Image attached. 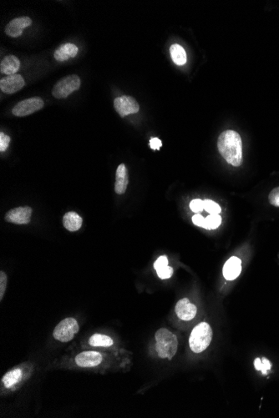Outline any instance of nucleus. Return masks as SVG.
Listing matches in <instances>:
<instances>
[{"instance_id": "nucleus-1", "label": "nucleus", "mask_w": 279, "mask_h": 418, "mask_svg": "<svg viewBox=\"0 0 279 418\" xmlns=\"http://www.w3.org/2000/svg\"><path fill=\"white\" fill-rule=\"evenodd\" d=\"M217 148L226 161L238 167L243 162V142L241 136L234 130H225L220 135Z\"/></svg>"}, {"instance_id": "nucleus-2", "label": "nucleus", "mask_w": 279, "mask_h": 418, "mask_svg": "<svg viewBox=\"0 0 279 418\" xmlns=\"http://www.w3.org/2000/svg\"><path fill=\"white\" fill-rule=\"evenodd\" d=\"M156 350L159 357L172 360L176 355L178 347V340L175 334L165 328L159 329L156 335Z\"/></svg>"}, {"instance_id": "nucleus-3", "label": "nucleus", "mask_w": 279, "mask_h": 418, "mask_svg": "<svg viewBox=\"0 0 279 418\" xmlns=\"http://www.w3.org/2000/svg\"><path fill=\"white\" fill-rule=\"evenodd\" d=\"M212 330L208 323L201 322L192 330L189 338L191 350L195 353L205 351L212 340Z\"/></svg>"}, {"instance_id": "nucleus-4", "label": "nucleus", "mask_w": 279, "mask_h": 418, "mask_svg": "<svg viewBox=\"0 0 279 418\" xmlns=\"http://www.w3.org/2000/svg\"><path fill=\"white\" fill-rule=\"evenodd\" d=\"M79 330L78 321L72 317H67L56 326L53 332V336L61 343H69L74 339Z\"/></svg>"}, {"instance_id": "nucleus-5", "label": "nucleus", "mask_w": 279, "mask_h": 418, "mask_svg": "<svg viewBox=\"0 0 279 418\" xmlns=\"http://www.w3.org/2000/svg\"><path fill=\"white\" fill-rule=\"evenodd\" d=\"M81 79L76 74L66 76L56 83L52 90V94L56 99L67 98L69 94L76 91L81 87Z\"/></svg>"}, {"instance_id": "nucleus-6", "label": "nucleus", "mask_w": 279, "mask_h": 418, "mask_svg": "<svg viewBox=\"0 0 279 418\" xmlns=\"http://www.w3.org/2000/svg\"><path fill=\"white\" fill-rule=\"evenodd\" d=\"M44 105L45 103L42 99L40 97H33L18 102L12 109V113L18 117H25L41 110Z\"/></svg>"}, {"instance_id": "nucleus-7", "label": "nucleus", "mask_w": 279, "mask_h": 418, "mask_svg": "<svg viewBox=\"0 0 279 418\" xmlns=\"http://www.w3.org/2000/svg\"><path fill=\"white\" fill-rule=\"evenodd\" d=\"M114 107L116 112L124 118L125 116L138 113L140 105L131 96H123L117 97L114 100Z\"/></svg>"}, {"instance_id": "nucleus-8", "label": "nucleus", "mask_w": 279, "mask_h": 418, "mask_svg": "<svg viewBox=\"0 0 279 418\" xmlns=\"http://www.w3.org/2000/svg\"><path fill=\"white\" fill-rule=\"evenodd\" d=\"M32 211L30 207H18L12 209L6 214L5 220L17 225H26L31 220Z\"/></svg>"}, {"instance_id": "nucleus-9", "label": "nucleus", "mask_w": 279, "mask_h": 418, "mask_svg": "<svg viewBox=\"0 0 279 418\" xmlns=\"http://www.w3.org/2000/svg\"><path fill=\"white\" fill-rule=\"evenodd\" d=\"M25 82L20 74L6 76L0 80V88L4 93L8 94L16 93L25 86Z\"/></svg>"}, {"instance_id": "nucleus-10", "label": "nucleus", "mask_w": 279, "mask_h": 418, "mask_svg": "<svg viewBox=\"0 0 279 418\" xmlns=\"http://www.w3.org/2000/svg\"><path fill=\"white\" fill-rule=\"evenodd\" d=\"M103 356L100 352L88 351L78 354L76 356V363L79 367L84 368L95 367L102 363Z\"/></svg>"}, {"instance_id": "nucleus-11", "label": "nucleus", "mask_w": 279, "mask_h": 418, "mask_svg": "<svg viewBox=\"0 0 279 418\" xmlns=\"http://www.w3.org/2000/svg\"><path fill=\"white\" fill-rule=\"evenodd\" d=\"M175 312L181 320L188 321L194 318L197 315V307L192 304L188 298H183L177 303Z\"/></svg>"}, {"instance_id": "nucleus-12", "label": "nucleus", "mask_w": 279, "mask_h": 418, "mask_svg": "<svg viewBox=\"0 0 279 418\" xmlns=\"http://www.w3.org/2000/svg\"><path fill=\"white\" fill-rule=\"evenodd\" d=\"M31 25L32 20L29 17L14 18L5 27V33L12 38H17L22 34L24 29Z\"/></svg>"}, {"instance_id": "nucleus-13", "label": "nucleus", "mask_w": 279, "mask_h": 418, "mask_svg": "<svg viewBox=\"0 0 279 418\" xmlns=\"http://www.w3.org/2000/svg\"><path fill=\"white\" fill-rule=\"evenodd\" d=\"M241 272V262L240 259L232 256L225 263L222 273L226 280H233L239 276Z\"/></svg>"}, {"instance_id": "nucleus-14", "label": "nucleus", "mask_w": 279, "mask_h": 418, "mask_svg": "<svg viewBox=\"0 0 279 418\" xmlns=\"http://www.w3.org/2000/svg\"><path fill=\"white\" fill-rule=\"evenodd\" d=\"M128 182V172L126 167L124 164L119 165L116 169V185H115V191L118 195H123L125 193V191L127 189Z\"/></svg>"}, {"instance_id": "nucleus-15", "label": "nucleus", "mask_w": 279, "mask_h": 418, "mask_svg": "<svg viewBox=\"0 0 279 418\" xmlns=\"http://www.w3.org/2000/svg\"><path fill=\"white\" fill-rule=\"evenodd\" d=\"M79 49L74 44L67 43L61 45L60 48L56 49L54 53V57L59 62L66 61L69 58H74L78 53Z\"/></svg>"}, {"instance_id": "nucleus-16", "label": "nucleus", "mask_w": 279, "mask_h": 418, "mask_svg": "<svg viewBox=\"0 0 279 418\" xmlns=\"http://www.w3.org/2000/svg\"><path fill=\"white\" fill-rule=\"evenodd\" d=\"M21 68V61L16 56L8 55L0 64V72L6 75H14Z\"/></svg>"}, {"instance_id": "nucleus-17", "label": "nucleus", "mask_w": 279, "mask_h": 418, "mask_svg": "<svg viewBox=\"0 0 279 418\" xmlns=\"http://www.w3.org/2000/svg\"><path fill=\"white\" fill-rule=\"evenodd\" d=\"M82 218L74 212H68L63 218V225L69 232H77L82 226Z\"/></svg>"}, {"instance_id": "nucleus-18", "label": "nucleus", "mask_w": 279, "mask_h": 418, "mask_svg": "<svg viewBox=\"0 0 279 418\" xmlns=\"http://www.w3.org/2000/svg\"><path fill=\"white\" fill-rule=\"evenodd\" d=\"M22 376L23 372L20 368L10 370L3 376L2 383L6 388L10 389L21 382Z\"/></svg>"}, {"instance_id": "nucleus-19", "label": "nucleus", "mask_w": 279, "mask_h": 418, "mask_svg": "<svg viewBox=\"0 0 279 418\" xmlns=\"http://www.w3.org/2000/svg\"><path fill=\"white\" fill-rule=\"evenodd\" d=\"M171 56L175 64L177 65H184L187 63L188 57L185 49L180 45L175 44L171 46Z\"/></svg>"}, {"instance_id": "nucleus-20", "label": "nucleus", "mask_w": 279, "mask_h": 418, "mask_svg": "<svg viewBox=\"0 0 279 418\" xmlns=\"http://www.w3.org/2000/svg\"><path fill=\"white\" fill-rule=\"evenodd\" d=\"M89 344L92 347H109L114 344V341L106 335L94 334L89 339Z\"/></svg>"}, {"instance_id": "nucleus-21", "label": "nucleus", "mask_w": 279, "mask_h": 418, "mask_svg": "<svg viewBox=\"0 0 279 418\" xmlns=\"http://www.w3.org/2000/svg\"><path fill=\"white\" fill-rule=\"evenodd\" d=\"M204 209L211 215H218L221 211V207L211 200H204Z\"/></svg>"}, {"instance_id": "nucleus-22", "label": "nucleus", "mask_w": 279, "mask_h": 418, "mask_svg": "<svg viewBox=\"0 0 279 418\" xmlns=\"http://www.w3.org/2000/svg\"><path fill=\"white\" fill-rule=\"evenodd\" d=\"M209 230L217 229L221 225V217L219 215H210L206 218Z\"/></svg>"}, {"instance_id": "nucleus-23", "label": "nucleus", "mask_w": 279, "mask_h": 418, "mask_svg": "<svg viewBox=\"0 0 279 418\" xmlns=\"http://www.w3.org/2000/svg\"><path fill=\"white\" fill-rule=\"evenodd\" d=\"M157 272L159 278L165 280V279H169L172 277V274H173V269H172V267L168 265V267H163L161 269L157 270Z\"/></svg>"}, {"instance_id": "nucleus-24", "label": "nucleus", "mask_w": 279, "mask_h": 418, "mask_svg": "<svg viewBox=\"0 0 279 418\" xmlns=\"http://www.w3.org/2000/svg\"><path fill=\"white\" fill-rule=\"evenodd\" d=\"M268 200L271 205L279 207V187L272 189L268 196Z\"/></svg>"}, {"instance_id": "nucleus-25", "label": "nucleus", "mask_w": 279, "mask_h": 418, "mask_svg": "<svg viewBox=\"0 0 279 418\" xmlns=\"http://www.w3.org/2000/svg\"><path fill=\"white\" fill-rule=\"evenodd\" d=\"M190 208L195 213H199L204 210V201L200 199H196L190 203Z\"/></svg>"}, {"instance_id": "nucleus-26", "label": "nucleus", "mask_w": 279, "mask_h": 418, "mask_svg": "<svg viewBox=\"0 0 279 418\" xmlns=\"http://www.w3.org/2000/svg\"><path fill=\"white\" fill-rule=\"evenodd\" d=\"M7 287V275L4 272H0V300H3L5 290Z\"/></svg>"}, {"instance_id": "nucleus-27", "label": "nucleus", "mask_w": 279, "mask_h": 418, "mask_svg": "<svg viewBox=\"0 0 279 418\" xmlns=\"http://www.w3.org/2000/svg\"><path fill=\"white\" fill-rule=\"evenodd\" d=\"M192 222L194 223L195 225H197V226L201 227V228H204V229L209 230L207 220H206V219H204L202 216H200V215H195V216L192 217Z\"/></svg>"}, {"instance_id": "nucleus-28", "label": "nucleus", "mask_w": 279, "mask_h": 418, "mask_svg": "<svg viewBox=\"0 0 279 418\" xmlns=\"http://www.w3.org/2000/svg\"><path fill=\"white\" fill-rule=\"evenodd\" d=\"M9 143H10V137L4 133L0 134V151H5L9 147Z\"/></svg>"}, {"instance_id": "nucleus-29", "label": "nucleus", "mask_w": 279, "mask_h": 418, "mask_svg": "<svg viewBox=\"0 0 279 418\" xmlns=\"http://www.w3.org/2000/svg\"><path fill=\"white\" fill-rule=\"evenodd\" d=\"M168 259L165 256H160L156 262L154 263V268L156 271L157 270L161 269L163 267H168Z\"/></svg>"}, {"instance_id": "nucleus-30", "label": "nucleus", "mask_w": 279, "mask_h": 418, "mask_svg": "<svg viewBox=\"0 0 279 418\" xmlns=\"http://www.w3.org/2000/svg\"><path fill=\"white\" fill-rule=\"evenodd\" d=\"M262 359V363H263V369H262V373L265 374L268 373V371L271 369V367H272V364H271L270 362L268 359L265 358V357H263Z\"/></svg>"}, {"instance_id": "nucleus-31", "label": "nucleus", "mask_w": 279, "mask_h": 418, "mask_svg": "<svg viewBox=\"0 0 279 418\" xmlns=\"http://www.w3.org/2000/svg\"><path fill=\"white\" fill-rule=\"evenodd\" d=\"M161 145H162V142H161V140L158 138H152L150 140V146L152 149H159L161 148Z\"/></svg>"}, {"instance_id": "nucleus-32", "label": "nucleus", "mask_w": 279, "mask_h": 418, "mask_svg": "<svg viewBox=\"0 0 279 418\" xmlns=\"http://www.w3.org/2000/svg\"><path fill=\"white\" fill-rule=\"evenodd\" d=\"M254 367L255 368H256V370H257V371H260V372H261L262 369H263V363H262L261 358L257 357V358L255 359Z\"/></svg>"}]
</instances>
